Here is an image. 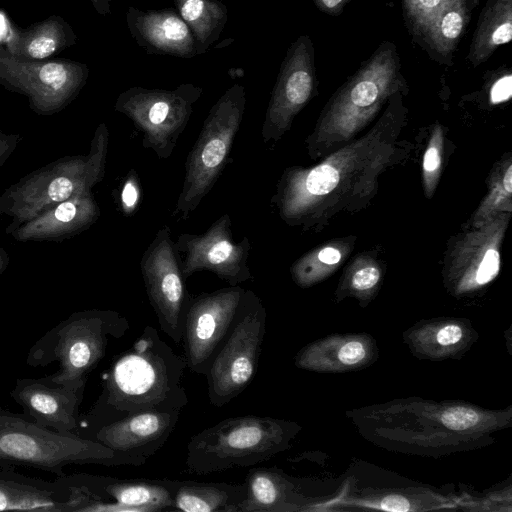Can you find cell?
Instances as JSON below:
<instances>
[{"instance_id": "cell-21", "label": "cell", "mask_w": 512, "mask_h": 512, "mask_svg": "<svg viewBox=\"0 0 512 512\" xmlns=\"http://www.w3.org/2000/svg\"><path fill=\"white\" fill-rule=\"evenodd\" d=\"M244 484L245 497L236 512L306 511L310 504L296 482L277 467L249 470Z\"/></svg>"}, {"instance_id": "cell-17", "label": "cell", "mask_w": 512, "mask_h": 512, "mask_svg": "<svg viewBox=\"0 0 512 512\" xmlns=\"http://www.w3.org/2000/svg\"><path fill=\"white\" fill-rule=\"evenodd\" d=\"M379 349L367 333L331 334L301 348L294 358L299 369L318 373L363 370L377 361Z\"/></svg>"}, {"instance_id": "cell-20", "label": "cell", "mask_w": 512, "mask_h": 512, "mask_svg": "<svg viewBox=\"0 0 512 512\" xmlns=\"http://www.w3.org/2000/svg\"><path fill=\"white\" fill-rule=\"evenodd\" d=\"M83 388L46 384L42 380H18L13 399L42 427L71 433L77 427V408Z\"/></svg>"}, {"instance_id": "cell-29", "label": "cell", "mask_w": 512, "mask_h": 512, "mask_svg": "<svg viewBox=\"0 0 512 512\" xmlns=\"http://www.w3.org/2000/svg\"><path fill=\"white\" fill-rule=\"evenodd\" d=\"M381 280V271L374 263L355 264L341 281L337 297L347 296L358 299L362 306L367 305L376 295Z\"/></svg>"}, {"instance_id": "cell-12", "label": "cell", "mask_w": 512, "mask_h": 512, "mask_svg": "<svg viewBox=\"0 0 512 512\" xmlns=\"http://www.w3.org/2000/svg\"><path fill=\"white\" fill-rule=\"evenodd\" d=\"M140 271L161 330L179 345L189 297L169 226L163 225L144 251Z\"/></svg>"}, {"instance_id": "cell-4", "label": "cell", "mask_w": 512, "mask_h": 512, "mask_svg": "<svg viewBox=\"0 0 512 512\" xmlns=\"http://www.w3.org/2000/svg\"><path fill=\"white\" fill-rule=\"evenodd\" d=\"M300 430L296 422L270 416L226 418L190 438L185 470L205 475L257 465L290 449Z\"/></svg>"}, {"instance_id": "cell-22", "label": "cell", "mask_w": 512, "mask_h": 512, "mask_svg": "<svg viewBox=\"0 0 512 512\" xmlns=\"http://www.w3.org/2000/svg\"><path fill=\"white\" fill-rule=\"evenodd\" d=\"M76 42L71 25L61 16L52 15L26 28L12 27L6 49L22 60H47Z\"/></svg>"}, {"instance_id": "cell-26", "label": "cell", "mask_w": 512, "mask_h": 512, "mask_svg": "<svg viewBox=\"0 0 512 512\" xmlns=\"http://www.w3.org/2000/svg\"><path fill=\"white\" fill-rule=\"evenodd\" d=\"M180 17L190 28L197 55L208 51L216 42L227 21L228 8L219 0H173Z\"/></svg>"}, {"instance_id": "cell-37", "label": "cell", "mask_w": 512, "mask_h": 512, "mask_svg": "<svg viewBox=\"0 0 512 512\" xmlns=\"http://www.w3.org/2000/svg\"><path fill=\"white\" fill-rule=\"evenodd\" d=\"M342 0H322L324 5L328 8L336 7Z\"/></svg>"}, {"instance_id": "cell-2", "label": "cell", "mask_w": 512, "mask_h": 512, "mask_svg": "<svg viewBox=\"0 0 512 512\" xmlns=\"http://www.w3.org/2000/svg\"><path fill=\"white\" fill-rule=\"evenodd\" d=\"M392 134L391 128L375 127L314 167L285 169L271 199L281 219L308 228L367 198L392 157Z\"/></svg>"}, {"instance_id": "cell-15", "label": "cell", "mask_w": 512, "mask_h": 512, "mask_svg": "<svg viewBox=\"0 0 512 512\" xmlns=\"http://www.w3.org/2000/svg\"><path fill=\"white\" fill-rule=\"evenodd\" d=\"M180 413L171 410L128 415L102 425L94 440L118 453L148 459L167 442Z\"/></svg>"}, {"instance_id": "cell-19", "label": "cell", "mask_w": 512, "mask_h": 512, "mask_svg": "<svg viewBox=\"0 0 512 512\" xmlns=\"http://www.w3.org/2000/svg\"><path fill=\"white\" fill-rule=\"evenodd\" d=\"M478 337L468 319L454 317L422 320L403 332L412 355L429 361L459 360Z\"/></svg>"}, {"instance_id": "cell-13", "label": "cell", "mask_w": 512, "mask_h": 512, "mask_svg": "<svg viewBox=\"0 0 512 512\" xmlns=\"http://www.w3.org/2000/svg\"><path fill=\"white\" fill-rule=\"evenodd\" d=\"M232 222L223 214L202 234L182 233L175 241L184 279L196 272L209 271L229 286L253 279L248 266L251 244L248 237L235 242Z\"/></svg>"}, {"instance_id": "cell-9", "label": "cell", "mask_w": 512, "mask_h": 512, "mask_svg": "<svg viewBox=\"0 0 512 512\" xmlns=\"http://www.w3.org/2000/svg\"><path fill=\"white\" fill-rule=\"evenodd\" d=\"M129 329V322L116 311L90 310L77 313L55 329L53 353L59 370L46 380L54 385L84 388L88 373L106 353L109 340Z\"/></svg>"}, {"instance_id": "cell-33", "label": "cell", "mask_w": 512, "mask_h": 512, "mask_svg": "<svg viewBox=\"0 0 512 512\" xmlns=\"http://www.w3.org/2000/svg\"><path fill=\"white\" fill-rule=\"evenodd\" d=\"M512 94V78L510 75L500 78L493 85L490 92L491 102L494 104L508 100Z\"/></svg>"}, {"instance_id": "cell-35", "label": "cell", "mask_w": 512, "mask_h": 512, "mask_svg": "<svg viewBox=\"0 0 512 512\" xmlns=\"http://www.w3.org/2000/svg\"><path fill=\"white\" fill-rule=\"evenodd\" d=\"M94 9L99 15L105 16L111 13V2L113 0H90Z\"/></svg>"}, {"instance_id": "cell-24", "label": "cell", "mask_w": 512, "mask_h": 512, "mask_svg": "<svg viewBox=\"0 0 512 512\" xmlns=\"http://www.w3.org/2000/svg\"><path fill=\"white\" fill-rule=\"evenodd\" d=\"M245 484L178 481L173 509L185 512H236L244 499Z\"/></svg>"}, {"instance_id": "cell-14", "label": "cell", "mask_w": 512, "mask_h": 512, "mask_svg": "<svg viewBox=\"0 0 512 512\" xmlns=\"http://www.w3.org/2000/svg\"><path fill=\"white\" fill-rule=\"evenodd\" d=\"M510 213H501L460 237L444 271L445 286L455 297L476 293L491 283L500 270V247Z\"/></svg>"}, {"instance_id": "cell-31", "label": "cell", "mask_w": 512, "mask_h": 512, "mask_svg": "<svg viewBox=\"0 0 512 512\" xmlns=\"http://www.w3.org/2000/svg\"><path fill=\"white\" fill-rule=\"evenodd\" d=\"M141 184L137 173L130 170L125 177L121 193L120 201L122 210L126 215H132L140 203Z\"/></svg>"}, {"instance_id": "cell-36", "label": "cell", "mask_w": 512, "mask_h": 512, "mask_svg": "<svg viewBox=\"0 0 512 512\" xmlns=\"http://www.w3.org/2000/svg\"><path fill=\"white\" fill-rule=\"evenodd\" d=\"M418 2L421 6L431 9L437 6L440 0H418Z\"/></svg>"}, {"instance_id": "cell-34", "label": "cell", "mask_w": 512, "mask_h": 512, "mask_svg": "<svg viewBox=\"0 0 512 512\" xmlns=\"http://www.w3.org/2000/svg\"><path fill=\"white\" fill-rule=\"evenodd\" d=\"M512 37V27L510 22H506L498 26L492 34V42L496 45L507 43Z\"/></svg>"}, {"instance_id": "cell-3", "label": "cell", "mask_w": 512, "mask_h": 512, "mask_svg": "<svg viewBox=\"0 0 512 512\" xmlns=\"http://www.w3.org/2000/svg\"><path fill=\"white\" fill-rule=\"evenodd\" d=\"M186 368L184 355L176 354L156 328L146 326L114 359L93 411L104 424L145 411H182L189 401L182 385Z\"/></svg>"}, {"instance_id": "cell-32", "label": "cell", "mask_w": 512, "mask_h": 512, "mask_svg": "<svg viewBox=\"0 0 512 512\" xmlns=\"http://www.w3.org/2000/svg\"><path fill=\"white\" fill-rule=\"evenodd\" d=\"M463 19L455 11L448 12L442 19L441 32L448 39H455L462 30Z\"/></svg>"}, {"instance_id": "cell-8", "label": "cell", "mask_w": 512, "mask_h": 512, "mask_svg": "<svg viewBox=\"0 0 512 512\" xmlns=\"http://www.w3.org/2000/svg\"><path fill=\"white\" fill-rule=\"evenodd\" d=\"M203 89L185 83L174 89L131 87L122 92L115 110L142 132V145L159 159H168L190 120Z\"/></svg>"}, {"instance_id": "cell-10", "label": "cell", "mask_w": 512, "mask_h": 512, "mask_svg": "<svg viewBox=\"0 0 512 512\" xmlns=\"http://www.w3.org/2000/svg\"><path fill=\"white\" fill-rule=\"evenodd\" d=\"M86 64L69 59L22 60L0 44V84L29 96L33 107L53 111L71 101L87 82Z\"/></svg>"}, {"instance_id": "cell-18", "label": "cell", "mask_w": 512, "mask_h": 512, "mask_svg": "<svg viewBox=\"0 0 512 512\" xmlns=\"http://www.w3.org/2000/svg\"><path fill=\"white\" fill-rule=\"evenodd\" d=\"M126 23L135 42L148 54L192 58L197 55L195 38L177 11L141 10L129 7Z\"/></svg>"}, {"instance_id": "cell-11", "label": "cell", "mask_w": 512, "mask_h": 512, "mask_svg": "<svg viewBox=\"0 0 512 512\" xmlns=\"http://www.w3.org/2000/svg\"><path fill=\"white\" fill-rule=\"evenodd\" d=\"M245 290L236 285L189 297L181 342L190 371L205 376L231 329Z\"/></svg>"}, {"instance_id": "cell-1", "label": "cell", "mask_w": 512, "mask_h": 512, "mask_svg": "<svg viewBox=\"0 0 512 512\" xmlns=\"http://www.w3.org/2000/svg\"><path fill=\"white\" fill-rule=\"evenodd\" d=\"M367 440L385 449L443 456L487 445L512 425V408L486 409L464 401L395 399L347 412Z\"/></svg>"}, {"instance_id": "cell-27", "label": "cell", "mask_w": 512, "mask_h": 512, "mask_svg": "<svg viewBox=\"0 0 512 512\" xmlns=\"http://www.w3.org/2000/svg\"><path fill=\"white\" fill-rule=\"evenodd\" d=\"M342 256V250L335 245L310 251L291 266L292 278L298 286L310 287L335 271Z\"/></svg>"}, {"instance_id": "cell-5", "label": "cell", "mask_w": 512, "mask_h": 512, "mask_svg": "<svg viewBox=\"0 0 512 512\" xmlns=\"http://www.w3.org/2000/svg\"><path fill=\"white\" fill-rule=\"evenodd\" d=\"M0 460L60 473L70 464L141 466L146 458L118 453L92 439L48 430L36 423L0 414Z\"/></svg>"}, {"instance_id": "cell-6", "label": "cell", "mask_w": 512, "mask_h": 512, "mask_svg": "<svg viewBox=\"0 0 512 512\" xmlns=\"http://www.w3.org/2000/svg\"><path fill=\"white\" fill-rule=\"evenodd\" d=\"M245 106V88L236 83L209 110L187 155L184 181L173 216L187 219L214 187L227 163Z\"/></svg>"}, {"instance_id": "cell-23", "label": "cell", "mask_w": 512, "mask_h": 512, "mask_svg": "<svg viewBox=\"0 0 512 512\" xmlns=\"http://www.w3.org/2000/svg\"><path fill=\"white\" fill-rule=\"evenodd\" d=\"M179 480L96 478L95 489L107 495L129 512H158L173 509L174 492Z\"/></svg>"}, {"instance_id": "cell-25", "label": "cell", "mask_w": 512, "mask_h": 512, "mask_svg": "<svg viewBox=\"0 0 512 512\" xmlns=\"http://www.w3.org/2000/svg\"><path fill=\"white\" fill-rule=\"evenodd\" d=\"M91 500L92 492L87 487L73 489L68 499L60 500L48 489L0 481V511H83Z\"/></svg>"}, {"instance_id": "cell-30", "label": "cell", "mask_w": 512, "mask_h": 512, "mask_svg": "<svg viewBox=\"0 0 512 512\" xmlns=\"http://www.w3.org/2000/svg\"><path fill=\"white\" fill-rule=\"evenodd\" d=\"M443 157V131L437 125L433 129L431 138L423 157L422 171L423 184L427 197H431L438 184L441 174Z\"/></svg>"}, {"instance_id": "cell-7", "label": "cell", "mask_w": 512, "mask_h": 512, "mask_svg": "<svg viewBox=\"0 0 512 512\" xmlns=\"http://www.w3.org/2000/svg\"><path fill=\"white\" fill-rule=\"evenodd\" d=\"M267 312L262 300L245 290L237 314L225 340L217 350L205 374L208 399L221 408L253 380L258 368Z\"/></svg>"}, {"instance_id": "cell-28", "label": "cell", "mask_w": 512, "mask_h": 512, "mask_svg": "<svg viewBox=\"0 0 512 512\" xmlns=\"http://www.w3.org/2000/svg\"><path fill=\"white\" fill-rule=\"evenodd\" d=\"M512 212V163L508 158L493 174L488 194L481 202L472 219L473 227H479L494 216Z\"/></svg>"}, {"instance_id": "cell-16", "label": "cell", "mask_w": 512, "mask_h": 512, "mask_svg": "<svg viewBox=\"0 0 512 512\" xmlns=\"http://www.w3.org/2000/svg\"><path fill=\"white\" fill-rule=\"evenodd\" d=\"M302 47L297 44L288 53L271 93L261 128L265 143L281 139L311 96L313 79L305 67Z\"/></svg>"}]
</instances>
